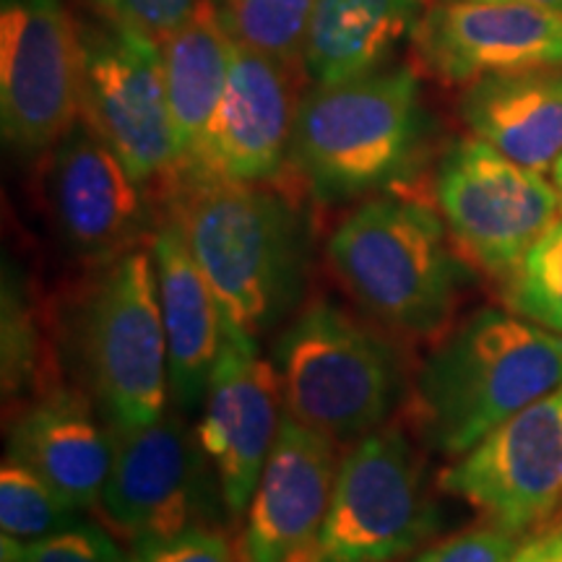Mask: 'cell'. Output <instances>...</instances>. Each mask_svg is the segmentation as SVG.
Listing matches in <instances>:
<instances>
[{
	"mask_svg": "<svg viewBox=\"0 0 562 562\" xmlns=\"http://www.w3.org/2000/svg\"><path fill=\"white\" fill-rule=\"evenodd\" d=\"M186 237L224 323L250 339L297 311L311 240L300 209L263 182L182 178L167 216Z\"/></svg>",
	"mask_w": 562,
	"mask_h": 562,
	"instance_id": "1",
	"label": "cell"
},
{
	"mask_svg": "<svg viewBox=\"0 0 562 562\" xmlns=\"http://www.w3.org/2000/svg\"><path fill=\"white\" fill-rule=\"evenodd\" d=\"M560 385L562 336L482 307L427 355L406 406L425 448L459 459Z\"/></svg>",
	"mask_w": 562,
	"mask_h": 562,
	"instance_id": "2",
	"label": "cell"
},
{
	"mask_svg": "<svg viewBox=\"0 0 562 562\" xmlns=\"http://www.w3.org/2000/svg\"><path fill=\"white\" fill-rule=\"evenodd\" d=\"M427 112L414 66H385L300 97L290 165L323 203L385 191L412 178L425 146Z\"/></svg>",
	"mask_w": 562,
	"mask_h": 562,
	"instance_id": "3",
	"label": "cell"
},
{
	"mask_svg": "<svg viewBox=\"0 0 562 562\" xmlns=\"http://www.w3.org/2000/svg\"><path fill=\"white\" fill-rule=\"evenodd\" d=\"M328 266L378 326L438 336L453 318L467 266L438 209L412 195H375L328 237Z\"/></svg>",
	"mask_w": 562,
	"mask_h": 562,
	"instance_id": "4",
	"label": "cell"
},
{
	"mask_svg": "<svg viewBox=\"0 0 562 562\" xmlns=\"http://www.w3.org/2000/svg\"><path fill=\"white\" fill-rule=\"evenodd\" d=\"M94 269L76 294L68 341L79 389L121 435L165 417L170 402L157 266L136 245Z\"/></svg>",
	"mask_w": 562,
	"mask_h": 562,
	"instance_id": "5",
	"label": "cell"
},
{
	"mask_svg": "<svg viewBox=\"0 0 562 562\" xmlns=\"http://www.w3.org/2000/svg\"><path fill=\"white\" fill-rule=\"evenodd\" d=\"M271 360L284 412L336 442L378 430L409 398L398 344L331 300L297 311Z\"/></svg>",
	"mask_w": 562,
	"mask_h": 562,
	"instance_id": "6",
	"label": "cell"
},
{
	"mask_svg": "<svg viewBox=\"0 0 562 562\" xmlns=\"http://www.w3.org/2000/svg\"><path fill=\"white\" fill-rule=\"evenodd\" d=\"M81 117L108 140L146 193L167 199L182 165L167 100L161 42L94 11L76 19Z\"/></svg>",
	"mask_w": 562,
	"mask_h": 562,
	"instance_id": "7",
	"label": "cell"
},
{
	"mask_svg": "<svg viewBox=\"0 0 562 562\" xmlns=\"http://www.w3.org/2000/svg\"><path fill=\"white\" fill-rule=\"evenodd\" d=\"M440 529L427 469L402 427H378L341 456L315 542L318 562H398Z\"/></svg>",
	"mask_w": 562,
	"mask_h": 562,
	"instance_id": "8",
	"label": "cell"
},
{
	"mask_svg": "<svg viewBox=\"0 0 562 562\" xmlns=\"http://www.w3.org/2000/svg\"><path fill=\"white\" fill-rule=\"evenodd\" d=\"M432 195L456 252L495 279L508 277L560 216L558 188L544 172L476 136L446 146L435 165Z\"/></svg>",
	"mask_w": 562,
	"mask_h": 562,
	"instance_id": "9",
	"label": "cell"
},
{
	"mask_svg": "<svg viewBox=\"0 0 562 562\" xmlns=\"http://www.w3.org/2000/svg\"><path fill=\"white\" fill-rule=\"evenodd\" d=\"M81 117L79 24L66 0H0V128L42 157Z\"/></svg>",
	"mask_w": 562,
	"mask_h": 562,
	"instance_id": "10",
	"label": "cell"
},
{
	"mask_svg": "<svg viewBox=\"0 0 562 562\" xmlns=\"http://www.w3.org/2000/svg\"><path fill=\"white\" fill-rule=\"evenodd\" d=\"M438 484L503 529L550 521L562 508V385L459 456Z\"/></svg>",
	"mask_w": 562,
	"mask_h": 562,
	"instance_id": "11",
	"label": "cell"
},
{
	"mask_svg": "<svg viewBox=\"0 0 562 562\" xmlns=\"http://www.w3.org/2000/svg\"><path fill=\"white\" fill-rule=\"evenodd\" d=\"M42 193L55 235L79 261H112L149 232L151 195L83 117L45 154Z\"/></svg>",
	"mask_w": 562,
	"mask_h": 562,
	"instance_id": "12",
	"label": "cell"
},
{
	"mask_svg": "<svg viewBox=\"0 0 562 562\" xmlns=\"http://www.w3.org/2000/svg\"><path fill=\"white\" fill-rule=\"evenodd\" d=\"M115 456L100 503L102 521L128 542L172 537L209 508L206 453L199 432L167 412L151 425L112 435Z\"/></svg>",
	"mask_w": 562,
	"mask_h": 562,
	"instance_id": "13",
	"label": "cell"
},
{
	"mask_svg": "<svg viewBox=\"0 0 562 562\" xmlns=\"http://www.w3.org/2000/svg\"><path fill=\"white\" fill-rule=\"evenodd\" d=\"M284 422V398L273 362L261 360L256 339L224 323L220 360L201 409L199 440L222 505L240 521Z\"/></svg>",
	"mask_w": 562,
	"mask_h": 562,
	"instance_id": "14",
	"label": "cell"
},
{
	"mask_svg": "<svg viewBox=\"0 0 562 562\" xmlns=\"http://www.w3.org/2000/svg\"><path fill=\"white\" fill-rule=\"evenodd\" d=\"M412 55L446 87L562 66V11L529 3H427L412 34Z\"/></svg>",
	"mask_w": 562,
	"mask_h": 562,
	"instance_id": "15",
	"label": "cell"
},
{
	"mask_svg": "<svg viewBox=\"0 0 562 562\" xmlns=\"http://www.w3.org/2000/svg\"><path fill=\"white\" fill-rule=\"evenodd\" d=\"M294 70L273 55L235 45L229 76L199 157L182 178L269 182L290 159L300 97ZM180 178V180H182Z\"/></svg>",
	"mask_w": 562,
	"mask_h": 562,
	"instance_id": "16",
	"label": "cell"
},
{
	"mask_svg": "<svg viewBox=\"0 0 562 562\" xmlns=\"http://www.w3.org/2000/svg\"><path fill=\"white\" fill-rule=\"evenodd\" d=\"M336 440L284 422L266 461L261 480L243 516L237 554L243 562H294L315 550L339 474Z\"/></svg>",
	"mask_w": 562,
	"mask_h": 562,
	"instance_id": "17",
	"label": "cell"
},
{
	"mask_svg": "<svg viewBox=\"0 0 562 562\" xmlns=\"http://www.w3.org/2000/svg\"><path fill=\"white\" fill-rule=\"evenodd\" d=\"M9 456L26 463L79 510L97 508L115 440L79 385H53L26 402L9 427Z\"/></svg>",
	"mask_w": 562,
	"mask_h": 562,
	"instance_id": "18",
	"label": "cell"
},
{
	"mask_svg": "<svg viewBox=\"0 0 562 562\" xmlns=\"http://www.w3.org/2000/svg\"><path fill=\"white\" fill-rule=\"evenodd\" d=\"M151 256L170 355V398L178 412L191 414L206 404L211 372L224 344V315L186 237L170 220L154 229Z\"/></svg>",
	"mask_w": 562,
	"mask_h": 562,
	"instance_id": "19",
	"label": "cell"
},
{
	"mask_svg": "<svg viewBox=\"0 0 562 562\" xmlns=\"http://www.w3.org/2000/svg\"><path fill=\"white\" fill-rule=\"evenodd\" d=\"M459 115L472 136L505 157L537 172L552 170L562 157V66L508 70L467 83Z\"/></svg>",
	"mask_w": 562,
	"mask_h": 562,
	"instance_id": "20",
	"label": "cell"
},
{
	"mask_svg": "<svg viewBox=\"0 0 562 562\" xmlns=\"http://www.w3.org/2000/svg\"><path fill=\"white\" fill-rule=\"evenodd\" d=\"M427 0H315L302 74L311 83H341L385 68L417 30Z\"/></svg>",
	"mask_w": 562,
	"mask_h": 562,
	"instance_id": "21",
	"label": "cell"
},
{
	"mask_svg": "<svg viewBox=\"0 0 562 562\" xmlns=\"http://www.w3.org/2000/svg\"><path fill=\"white\" fill-rule=\"evenodd\" d=\"M159 42L175 138L186 172L199 157L227 87L232 40L201 0L193 16Z\"/></svg>",
	"mask_w": 562,
	"mask_h": 562,
	"instance_id": "22",
	"label": "cell"
},
{
	"mask_svg": "<svg viewBox=\"0 0 562 562\" xmlns=\"http://www.w3.org/2000/svg\"><path fill=\"white\" fill-rule=\"evenodd\" d=\"M235 45L302 70V45L315 0H203Z\"/></svg>",
	"mask_w": 562,
	"mask_h": 562,
	"instance_id": "23",
	"label": "cell"
},
{
	"mask_svg": "<svg viewBox=\"0 0 562 562\" xmlns=\"http://www.w3.org/2000/svg\"><path fill=\"white\" fill-rule=\"evenodd\" d=\"M47 339L34 307L30 286L19 271L3 273V398L19 402L21 396H37L53 389L47 381L50 360L45 357Z\"/></svg>",
	"mask_w": 562,
	"mask_h": 562,
	"instance_id": "24",
	"label": "cell"
},
{
	"mask_svg": "<svg viewBox=\"0 0 562 562\" xmlns=\"http://www.w3.org/2000/svg\"><path fill=\"white\" fill-rule=\"evenodd\" d=\"M81 513L83 510L68 503L26 463L5 456L3 469H0V531L3 537L30 542V539L81 524Z\"/></svg>",
	"mask_w": 562,
	"mask_h": 562,
	"instance_id": "25",
	"label": "cell"
},
{
	"mask_svg": "<svg viewBox=\"0 0 562 562\" xmlns=\"http://www.w3.org/2000/svg\"><path fill=\"white\" fill-rule=\"evenodd\" d=\"M503 305L518 318L562 336V220L503 279Z\"/></svg>",
	"mask_w": 562,
	"mask_h": 562,
	"instance_id": "26",
	"label": "cell"
},
{
	"mask_svg": "<svg viewBox=\"0 0 562 562\" xmlns=\"http://www.w3.org/2000/svg\"><path fill=\"white\" fill-rule=\"evenodd\" d=\"M0 562H131L102 526L76 524L47 537L0 539Z\"/></svg>",
	"mask_w": 562,
	"mask_h": 562,
	"instance_id": "27",
	"label": "cell"
},
{
	"mask_svg": "<svg viewBox=\"0 0 562 562\" xmlns=\"http://www.w3.org/2000/svg\"><path fill=\"white\" fill-rule=\"evenodd\" d=\"M518 547L521 533L487 521L425 547L409 562H513Z\"/></svg>",
	"mask_w": 562,
	"mask_h": 562,
	"instance_id": "28",
	"label": "cell"
},
{
	"mask_svg": "<svg viewBox=\"0 0 562 562\" xmlns=\"http://www.w3.org/2000/svg\"><path fill=\"white\" fill-rule=\"evenodd\" d=\"M128 558L131 562H243L227 539L206 526H191L172 537L140 539L133 542Z\"/></svg>",
	"mask_w": 562,
	"mask_h": 562,
	"instance_id": "29",
	"label": "cell"
},
{
	"mask_svg": "<svg viewBox=\"0 0 562 562\" xmlns=\"http://www.w3.org/2000/svg\"><path fill=\"white\" fill-rule=\"evenodd\" d=\"M94 11L165 40L193 16L201 0H89Z\"/></svg>",
	"mask_w": 562,
	"mask_h": 562,
	"instance_id": "30",
	"label": "cell"
},
{
	"mask_svg": "<svg viewBox=\"0 0 562 562\" xmlns=\"http://www.w3.org/2000/svg\"><path fill=\"white\" fill-rule=\"evenodd\" d=\"M513 562H547L542 537L526 539V542L518 547V552H516V558H513Z\"/></svg>",
	"mask_w": 562,
	"mask_h": 562,
	"instance_id": "31",
	"label": "cell"
},
{
	"mask_svg": "<svg viewBox=\"0 0 562 562\" xmlns=\"http://www.w3.org/2000/svg\"><path fill=\"white\" fill-rule=\"evenodd\" d=\"M430 3H529L562 11V0H430Z\"/></svg>",
	"mask_w": 562,
	"mask_h": 562,
	"instance_id": "32",
	"label": "cell"
},
{
	"mask_svg": "<svg viewBox=\"0 0 562 562\" xmlns=\"http://www.w3.org/2000/svg\"><path fill=\"white\" fill-rule=\"evenodd\" d=\"M542 544H544L547 562H562V529L542 533Z\"/></svg>",
	"mask_w": 562,
	"mask_h": 562,
	"instance_id": "33",
	"label": "cell"
},
{
	"mask_svg": "<svg viewBox=\"0 0 562 562\" xmlns=\"http://www.w3.org/2000/svg\"><path fill=\"white\" fill-rule=\"evenodd\" d=\"M552 182L554 188H558V195H560V216H562V157L554 161L552 167Z\"/></svg>",
	"mask_w": 562,
	"mask_h": 562,
	"instance_id": "34",
	"label": "cell"
},
{
	"mask_svg": "<svg viewBox=\"0 0 562 562\" xmlns=\"http://www.w3.org/2000/svg\"><path fill=\"white\" fill-rule=\"evenodd\" d=\"M294 562H318V558H315V550H311V552H305V554H302V558H297Z\"/></svg>",
	"mask_w": 562,
	"mask_h": 562,
	"instance_id": "35",
	"label": "cell"
}]
</instances>
